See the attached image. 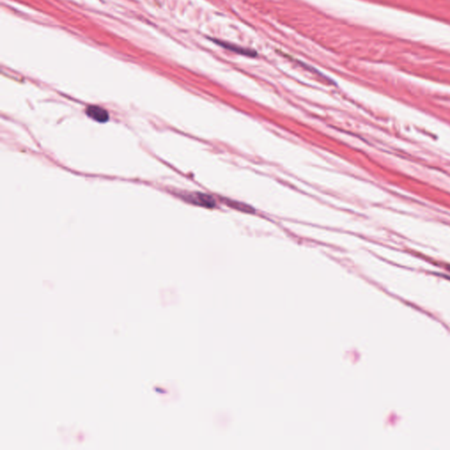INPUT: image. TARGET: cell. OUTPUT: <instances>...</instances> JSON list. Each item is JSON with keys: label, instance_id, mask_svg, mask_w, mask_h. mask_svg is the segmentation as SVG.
<instances>
[{"label": "cell", "instance_id": "cell-1", "mask_svg": "<svg viewBox=\"0 0 450 450\" xmlns=\"http://www.w3.org/2000/svg\"><path fill=\"white\" fill-rule=\"evenodd\" d=\"M184 200L192 204L212 209L216 206V200L212 196L203 193H191L184 196Z\"/></svg>", "mask_w": 450, "mask_h": 450}, {"label": "cell", "instance_id": "cell-2", "mask_svg": "<svg viewBox=\"0 0 450 450\" xmlns=\"http://www.w3.org/2000/svg\"><path fill=\"white\" fill-rule=\"evenodd\" d=\"M86 114L89 118H91L95 121L100 123H105L109 120V113L106 109L99 107V106H90L86 109Z\"/></svg>", "mask_w": 450, "mask_h": 450}]
</instances>
